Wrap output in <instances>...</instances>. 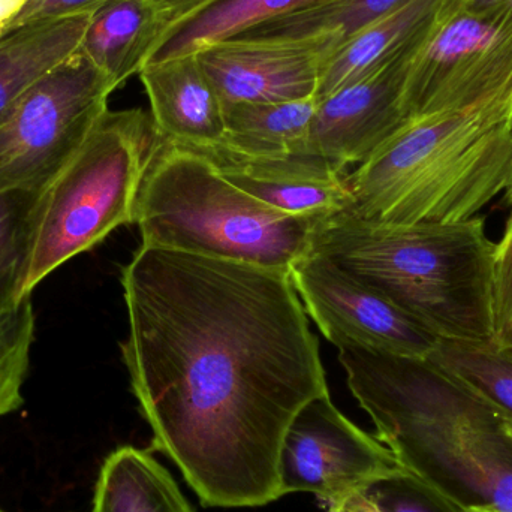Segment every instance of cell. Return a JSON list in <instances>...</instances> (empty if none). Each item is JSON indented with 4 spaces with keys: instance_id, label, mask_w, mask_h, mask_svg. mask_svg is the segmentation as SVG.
I'll use <instances>...</instances> for the list:
<instances>
[{
    "instance_id": "obj_31",
    "label": "cell",
    "mask_w": 512,
    "mask_h": 512,
    "mask_svg": "<svg viewBox=\"0 0 512 512\" xmlns=\"http://www.w3.org/2000/svg\"><path fill=\"white\" fill-rule=\"evenodd\" d=\"M505 192V203L510 207V216H508L507 222H512V171L510 179H508L507 186L504 189Z\"/></svg>"
},
{
    "instance_id": "obj_19",
    "label": "cell",
    "mask_w": 512,
    "mask_h": 512,
    "mask_svg": "<svg viewBox=\"0 0 512 512\" xmlns=\"http://www.w3.org/2000/svg\"><path fill=\"white\" fill-rule=\"evenodd\" d=\"M319 2L324 0H219L174 30L150 60L198 53L210 45L243 35L259 24Z\"/></svg>"
},
{
    "instance_id": "obj_24",
    "label": "cell",
    "mask_w": 512,
    "mask_h": 512,
    "mask_svg": "<svg viewBox=\"0 0 512 512\" xmlns=\"http://www.w3.org/2000/svg\"><path fill=\"white\" fill-rule=\"evenodd\" d=\"M35 337V313L30 295L0 310V417L23 405L24 379Z\"/></svg>"
},
{
    "instance_id": "obj_6",
    "label": "cell",
    "mask_w": 512,
    "mask_h": 512,
    "mask_svg": "<svg viewBox=\"0 0 512 512\" xmlns=\"http://www.w3.org/2000/svg\"><path fill=\"white\" fill-rule=\"evenodd\" d=\"M162 143L152 116L141 108L105 111L39 198L24 297L116 228L135 224L141 185Z\"/></svg>"
},
{
    "instance_id": "obj_21",
    "label": "cell",
    "mask_w": 512,
    "mask_h": 512,
    "mask_svg": "<svg viewBox=\"0 0 512 512\" xmlns=\"http://www.w3.org/2000/svg\"><path fill=\"white\" fill-rule=\"evenodd\" d=\"M403 2L405 0H324L309 8L259 24L240 36L300 38L334 32L345 42Z\"/></svg>"
},
{
    "instance_id": "obj_1",
    "label": "cell",
    "mask_w": 512,
    "mask_h": 512,
    "mask_svg": "<svg viewBox=\"0 0 512 512\" xmlns=\"http://www.w3.org/2000/svg\"><path fill=\"white\" fill-rule=\"evenodd\" d=\"M122 286L123 361L153 448L203 507L282 498L283 436L330 394L288 271L141 245Z\"/></svg>"
},
{
    "instance_id": "obj_13",
    "label": "cell",
    "mask_w": 512,
    "mask_h": 512,
    "mask_svg": "<svg viewBox=\"0 0 512 512\" xmlns=\"http://www.w3.org/2000/svg\"><path fill=\"white\" fill-rule=\"evenodd\" d=\"M159 134L191 149L224 140V104L197 53L150 60L140 71Z\"/></svg>"
},
{
    "instance_id": "obj_26",
    "label": "cell",
    "mask_w": 512,
    "mask_h": 512,
    "mask_svg": "<svg viewBox=\"0 0 512 512\" xmlns=\"http://www.w3.org/2000/svg\"><path fill=\"white\" fill-rule=\"evenodd\" d=\"M105 0H27L9 29L72 15L92 14Z\"/></svg>"
},
{
    "instance_id": "obj_5",
    "label": "cell",
    "mask_w": 512,
    "mask_h": 512,
    "mask_svg": "<svg viewBox=\"0 0 512 512\" xmlns=\"http://www.w3.org/2000/svg\"><path fill=\"white\" fill-rule=\"evenodd\" d=\"M322 219L273 209L228 182L206 156L165 140L138 195L143 246L288 271Z\"/></svg>"
},
{
    "instance_id": "obj_28",
    "label": "cell",
    "mask_w": 512,
    "mask_h": 512,
    "mask_svg": "<svg viewBox=\"0 0 512 512\" xmlns=\"http://www.w3.org/2000/svg\"><path fill=\"white\" fill-rule=\"evenodd\" d=\"M463 11L483 15H512V0H474Z\"/></svg>"
},
{
    "instance_id": "obj_7",
    "label": "cell",
    "mask_w": 512,
    "mask_h": 512,
    "mask_svg": "<svg viewBox=\"0 0 512 512\" xmlns=\"http://www.w3.org/2000/svg\"><path fill=\"white\" fill-rule=\"evenodd\" d=\"M116 89L78 51L42 75L0 122V192H44L77 155Z\"/></svg>"
},
{
    "instance_id": "obj_35",
    "label": "cell",
    "mask_w": 512,
    "mask_h": 512,
    "mask_svg": "<svg viewBox=\"0 0 512 512\" xmlns=\"http://www.w3.org/2000/svg\"><path fill=\"white\" fill-rule=\"evenodd\" d=\"M0 512H2V511H0Z\"/></svg>"
},
{
    "instance_id": "obj_4",
    "label": "cell",
    "mask_w": 512,
    "mask_h": 512,
    "mask_svg": "<svg viewBox=\"0 0 512 512\" xmlns=\"http://www.w3.org/2000/svg\"><path fill=\"white\" fill-rule=\"evenodd\" d=\"M309 252L390 298L438 339L495 337L496 243L481 216L382 225L342 210L318 222Z\"/></svg>"
},
{
    "instance_id": "obj_29",
    "label": "cell",
    "mask_w": 512,
    "mask_h": 512,
    "mask_svg": "<svg viewBox=\"0 0 512 512\" xmlns=\"http://www.w3.org/2000/svg\"><path fill=\"white\" fill-rule=\"evenodd\" d=\"M26 2L27 0H0V29H9Z\"/></svg>"
},
{
    "instance_id": "obj_17",
    "label": "cell",
    "mask_w": 512,
    "mask_h": 512,
    "mask_svg": "<svg viewBox=\"0 0 512 512\" xmlns=\"http://www.w3.org/2000/svg\"><path fill=\"white\" fill-rule=\"evenodd\" d=\"M90 512L195 511L153 454L128 445L102 463Z\"/></svg>"
},
{
    "instance_id": "obj_27",
    "label": "cell",
    "mask_w": 512,
    "mask_h": 512,
    "mask_svg": "<svg viewBox=\"0 0 512 512\" xmlns=\"http://www.w3.org/2000/svg\"><path fill=\"white\" fill-rule=\"evenodd\" d=\"M150 2L167 18L168 26H170L168 39L173 35L174 30L179 29L182 24L191 20L195 15L200 14L204 9L215 5L219 0H150Z\"/></svg>"
},
{
    "instance_id": "obj_18",
    "label": "cell",
    "mask_w": 512,
    "mask_h": 512,
    "mask_svg": "<svg viewBox=\"0 0 512 512\" xmlns=\"http://www.w3.org/2000/svg\"><path fill=\"white\" fill-rule=\"evenodd\" d=\"M315 110V98L227 105L224 140L218 146L251 158L300 155L304 153Z\"/></svg>"
},
{
    "instance_id": "obj_15",
    "label": "cell",
    "mask_w": 512,
    "mask_h": 512,
    "mask_svg": "<svg viewBox=\"0 0 512 512\" xmlns=\"http://www.w3.org/2000/svg\"><path fill=\"white\" fill-rule=\"evenodd\" d=\"M444 0H405L340 45L322 71L316 102L355 83L417 38Z\"/></svg>"
},
{
    "instance_id": "obj_2",
    "label": "cell",
    "mask_w": 512,
    "mask_h": 512,
    "mask_svg": "<svg viewBox=\"0 0 512 512\" xmlns=\"http://www.w3.org/2000/svg\"><path fill=\"white\" fill-rule=\"evenodd\" d=\"M349 390L405 471L469 508L512 512L505 418L427 358L339 349Z\"/></svg>"
},
{
    "instance_id": "obj_9",
    "label": "cell",
    "mask_w": 512,
    "mask_h": 512,
    "mask_svg": "<svg viewBox=\"0 0 512 512\" xmlns=\"http://www.w3.org/2000/svg\"><path fill=\"white\" fill-rule=\"evenodd\" d=\"M289 276L307 315L339 349L427 358L439 340L390 298L324 256L309 252Z\"/></svg>"
},
{
    "instance_id": "obj_14",
    "label": "cell",
    "mask_w": 512,
    "mask_h": 512,
    "mask_svg": "<svg viewBox=\"0 0 512 512\" xmlns=\"http://www.w3.org/2000/svg\"><path fill=\"white\" fill-rule=\"evenodd\" d=\"M168 30L167 18L150 0H105L90 14L77 51L120 87L140 74Z\"/></svg>"
},
{
    "instance_id": "obj_3",
    "label": "cell",
    "mask_w": 512,
    "mask_h": 512,
    "mask_svg": "<svg viewBox=\"0 0 512 512\" xmlns=\"http://www.w3.org/2000/svg\"><path fill=\"white\" fill-rule=\"evenodd\" d=\"M512 171V80L496 92L409 119L346 173L345 210L372 224L462 222L507 186Z\"/></svg>"
},
{
    "instance_id": "obj_25",
    "label": "cell",
    "mask_w": 512,
    "mask_h": 512,
    "mask_svg": "<svg viewBox=\"0 0 512 512\" xmlns=\"http://www.w3.org/2000/svg\"><path fill=\"white\" fill-rule=\"evenodd\" d=\"M493 340L512 343V222L505 224L504 236L496 243Z\"/></svg>"
},
{
    "instance_id": "obj_22",
    "label": "cell",
    "mask_w": 512,
    "mask_h": 512,
    "mask_svg": "<svg viewBox=\"0 0 512 512\" xmlns=\"http://www.w3.org/2000/svg\"><path fill=\"white\" fill-rule=\"evenodd\" d=\"M41 194L26 189L0 192V310L24 298Z\"/></svg>"
},
{
    "instance_id": "obj_11",
    "label": "cell",
    "mask_w": 512,
    "mask_h": 512,
    "mask_svg": "<svg viewBox=\"0 0 512 512\" xmlns=\"http://www.w3.org/2000/svg\"><path fill=\"white\" fill-rule=\"evenodd\" d=\"M429 26L378 68L316 102L304 155L318 156L345 173L346 168L367 161L408 122L403 81L412 53Z\"/></svg>"
},
{
    "instance_id": "obj_33",
    "label": "cell",
    "mask_w": 512,
    "mask_h": 512,
    "mask_svg": "<svg viewBox=\"0 0 512 512\" xmlns=\"http://www.w3.org/2000/svg\"><path fill=\"white\" fill-rule=\"evenodd\" d=\"M505 426H507L508 435H510L512 439V420H505Z\"/></svg>"
},
{
    "instance_id": "obj_30",
    "label": "cell",
    "mask_w": 512,
    "mask_h": 512,
    "mask_svg": "<svg viewBox=\"0 0 512 512\" xmlns=\"http://www.w3.org/2000/svg\"><path fill=\"white\" fill-rule=\"evenodd\" d=\"M474 0H444L441 8L436 12V20H444V18L451 17V15L459 14L463 9L468 8Z\"/></svg>"
},
{
    "instance_id": "obj_16",
    "label": "cell",
    "mask_w": 512,
    "mask_h": 512,
    "mask_svg": "<svg viewBox=\"0 0 512 512\" xmlns=\"http://www.w3.org/2000/svg\"><path fill=\"white\" fill-rule=\"evenodd\" d=\"M90 14L39 21L0 39V122L15 102L80 47Z\"/></svg>"
},
{
    "instance_id": "obj_20",
    "label": "cell",
    "mask_w": 512,
    "mask_h": 512,
    "mask_svg": "<svg viewBox=\"0 0 512 512\" xmlns=\"http://www.w3.org/2000/svg\"><path fill=\"white\" fill-rule=\"evenodd\" d=\"M427 360L512 420V343L439 339Z\"/></svg>"
},
{
    "instance_id": "obj_34",
    "label": "cell",
    "mask_w": 512,
    "mask_h": 512,
    "mask_svg": "<svg viewBox=\"0 0 512 512\" xmlns=\"http://www.w3.org/2000/svg\"><path fill=\"white\" fill-rule=\"evenodd\" d=\"M9 32V29H5V27H2V29H0V39H3V36L6 35V33Z\"/></svg>"
},
{
    "instance_id": "obj_23",
    "label": "cell",
    "mask_w": 512,
    "mask_h": 512,
    "mask_svg": "<svg viewBox=\"0 0 512 512\" xmlns=\"http://www.w3.org/2000/svg\"><path fill=\"white\" fill-rule=\"evenodd\" d=\"M327 512H465L405 469L372 481Z\"/></svg>"
},
{
    "instance_id": "obj_10",
    "label": "cell",
    "mask_w": 512,
    "mask_h": 512,
    "mask_svg": "<svg viewBox=\"0 0 512 512\" xmlns=\"http://www.w3.org/2000/svg\"><path fill=\"white\" fill-rule=\"evenodd\" d=\"M343 39L325 32L300 38L236 36L198 51L224 107L315 98L319 80Z\"/></svg>"
},
{
    "instance_id": "obj_8",
    "label": "cell",
    "mask_w": 512,
    "mask_h": 512,
    "mask_svg": "<svg viewBox=\"0 0 512 512\" xmlns=\"http://www.w3.org/2000/svg\"><path fill=\"white\" fill-rule=\"evenodd\" d=\"M399 469L390 448L349 421L330 394L310 400L295 415L283 436L277 465L283 496L310 493L327 510Z\"/></svg>"
},
{
    "instance_id": "obj_12",
    "label": "cell",
    "mask_w": 512,
    "mask_h": 512,
    "mask_svg": "<svg viewBox=\"0 0 512 512\" xmlns=\"http://www.w3.org/2000/svg\"><path fill=\"white\" fill-rule=\"evenodd\" d=\"M194 150L213 162L228 182L286 215L325 219L349 206L346 173L318 156L251 158L218 144Z\"/></svg>"
},
{
    "instance_id": "obj_32",
    "label": "cell",
    "mask_w": 512,
    "mask_h": 512,
    "mask_svg": "<svg viewBox=\"0 0 512 512\" xmlns=\"http://www.w3.org/2000/svg\"><path fill=\"white\" fill-rule=\"evenodd\" d=\"M465 512H502L498 510H492V508H469Z\"/></svg>"
}]
</instances>
